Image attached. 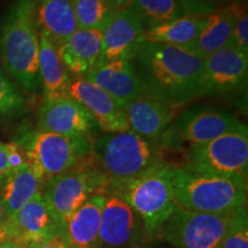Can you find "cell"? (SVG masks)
Segmentation results:
<instances>
[{
	"mask_svg": "<svg viewBox=\"0 0 248 248\" xmlns=\"http://www.w3.org/2000/svg\"><path fill=\"white\" fill-rule=\"evenodd\" d=\"M235 213L209 214L177 207L156 237L176 248H219Z\"/></svg>",
	"mask_w": 248,
	"mask_h": 248,
	"instance_id": "cell-9",
	"label": "cell"
},
{
	"mask_svg": "<svg viewBox=\"0 0 248 248\" xmlns=\"http://www.w3.org/2000/svg\"><path fill=\"white\" fill-rule=\"evenodd\" d=\"M20 244L14 240H5L0 243V248H21Z\"/></svg>",
	"mask_w": 248,
	"mask_h": 248,
	"instance_id": "cell-37",
	"label": "cell"
},
{
	"mask_svg": "<svg viewBox=\"0 0 248 248\" xmlns=\"http://www.w3.org/2000/svg\"><path fill=\"white\" fill-rule=\"evenodd\" d=\"M21 248H28V247H24V246H22V247H21Z\"/></svg>",
	"mask_w": 248,
	"mask_h": 248,
	"instance_id": "cell-39",
	"label": "cell"
},
{
	"mask_svg": "<svg viewBox=\"0 0 248 248\" xmlns=\"http://www.w3.org/2000/svg\"><path fill=\"white\" fill-rule=\"evenodd\" d=\"M42 187L44 184L27 163L6 173L1 179L0 192L8 224L28 201L43 192Z\"/></svg>",
	"mask_w": 248,
	"mask_h": 248,
	"instance_id": "cell-24",
	"label": "cell"
},
{
	"mask_svg": "<svg viewBox=\"0 0 248 248\" xmlns=\"http://www.w3.org/2000/svg\"><path fill=\"white\" fill-rule=\"evenodd\" d=\"M129 8L139 17L145 30L184 15L175 0H133Z\"/></svg>",
	"mask_w": 248,
	"mask_h": 248,
	"instance_id": "cell-26",
	"label": "cell"
},
{
	"mask_svg": "<svg viewBox=\"0 0 248 248\" xmlns=\"http://www.w3.org/2000/svg\"><path fill=\"white\" fill-rule=\"evenodd\" d=\"M37 26L59 48L78 30L71 0H40L37 7Z\"/></svg>",
	"mask_w": 248,
	"mask_h": 248,
	"instance_id": "cell-23",
	"label": "cell"
},
{
	"mask_svg": "<svg viewBox=\"0 0 248 248\" xmlns=\"http://www.w3.org/2000/svg\"><path fill=\"white\" fill-rule=\"evenodd\" d=\"M129 130L154 144L160 139L178 115V107H173L160 99L142 95L124 107Z\"/></svg>",
	"mask_w": 248,
	"mask_h": 248,
	"instance_id": "cell-16",
	"label": "cell"
},
{
	"mask_svg": "<svg viewBox=\"0 0 248 248\" xmlns=\"http://www.w3.org/2000/svg\"><path fill=\"white\" fill-rule=\"evenodd\" d=\"M163 147L131 130L94 139L91 155L108 184V192L133 181L163 162Z\"/></svg>",
	"mask_w": 248,
	"mask_h": 248,
	"instance_id": "cell-3",
	"label": "cell"
},
{
	"mask_svg": "<svg viewBox=\"0 0 248 248\" xmlns=\"http://www.w3.org/2000/svg\"><path fill=\"white\" fill-rule=\"evenodd\" d=\"M144 27L132 9L116 12L102 31L101 52L98 64L110 61H131L144 40Z\"/></svg>",
	"mask_w": 248,
	"mask_h": 248,
	"instance_id": "cell-14",
	"label": "cell"
},
{
	"mask_svg": "<svg viewBox=\"0 0 248 248\" xmlns=\"http://www.w3.org/2000/svg\"><path fill=\"white\" fill-rule=\"evenodd\" d=\"M26 108L22 94L0 70V119L21 115Z\"/></svg>",
	"mask_w": 248,
	"mask_h": 248,
	"instance_id": "cell-28",
	"label": "cell"
},
{
	"mask_svg": "<svg viewBox=\"0 0 248 248\" xmlns=\"http://www.w3.org/2000/svg\"><path fill=\"white\" fill-rule=\"evenodd\" d=\"M63 229L49 209L43 192L37 193L9 222V240L21 246L42 243Z\"/></svg>",
	"mask_w": 248,
	"mask_h": 248,
	"instance_id": "cell-15",
	"label": "cell"
},
{
	"mask_svg": "<svg viewBox=\"0 0 248 248\" xmlns=\"http://www.w3.org/2000/svg\"><path fill=\"white\" fill-rule=\"evenodd\" d=\"M38 0H15L0 32V59L6 70L28 92L40 86L38 73Z\"/></svg>",
	"mask_w": 248,
	"mask_h": 248,
	"instance_id": "cell-2",
	"label": "cell"
},
{
	"mask_svg": "<svg viewBox=\"0 0 248 248\" xmlns=\"http://www.w3.org/2000/svg\"><path fill=\"white\" fill-rule=\"evenodd\" d=\"M26 163L24 152L16 142L0 141V177Z\"/></svg>",
	"mask_w": 248,
	"mask_h": 248,
	"instance_id": "cell-30",
	"label": "cell"
},
{
	"mask_svg": "<svg viewBox=\"0 0 248 248\" xmlns=\"http://www.w3.org/2000/svg\"><path fill=\"white\" fill-rule=\"evenodd\" d=\"M183 14H208L215 11L213 0H175Z\"/></svg>",
	"mask_w": 248,
	"mask_h": 248,
	"instance_id": "cell-32",
	"label": "cell"
},
{
	"mask_svg": "<svg viewBox=\"0 0 248 248\" xmlns=\"http://www.w3.org/2000/svg\"><path fill=\"white\" fill-rule=\"evenodd\" d=\"M78 29L104 31L116 13L106 0H71Z\"/></svg>",
	"mask_w": 248,
	"mask_h": 248,
	"instance_id": "cell-27",
	"label": "cell"
},
{
	"mask_svg": "<svg viewBox=\"0 0 248 248\" xmlns=\"http://www.w3.org/2000/svg\"><path fill=\"white\" fill-rule=\"evenodd\" d=\"M177 207L192 212L231 214L246 208L247 179L223 177L173 167Z\"/></svg>",
	"mask_w": 248,
	"mask_h": 248,
	"instance_id": "cell-4",
	"label": "cell"
},
{
	"mask_svg": "<svg viewBox=\"0 0 248 248\" xmlns=\"http://www.w3.org/2000/svg\"><path fill=\"white\" fill-rule=\"evenodd\" d=\"M131 248H167V247L159 243H155V241H139V243L133 244Z\"/></svg>",
	"mask_w": 248,
	"mask_h": 248,
	"instance_id": "cell-36",
	"label": "cell"
},
{
	"mask_svg": "<svg viewBox=\"0 0 248 248\" xmlns=\"http://www.w3.org/2000/svg\"><path fill=\"white\" fill-rule=\"evenodd\" d=\"M184 168L200 173L247 179V126L241 124L206 144L187 148Z\"/></svg>",
	"mask_w": 248,
	"mask_h": 248,
	"instance_id": "cell-8",
	"label": "cell"
},
{
	"mask_svg": "<svg viewBox=\"0 0 248 248\" xmlns=\"http://www.w3.org/2000/svg\"><path fill=\"white\" fill-rule=\"evenodd\" d=\"M213 1H214V0H213Z\"/></svg>",
	"mask_w": 248,
	"mask_h": 248,
	"instance_id": "cell-40",
	"label": "cell"
},
{
	"mask_svg": "<svg viewBox=\"0 0 248 248\" xmlns=\"http://www.w3.org/2000/svg\"><path fill=\"white\" fill-rule=\"evenodd\" d=\"M137 215L131 207L116 194L106 199L101 213L100 243L110 248L136 244L139 233Z\"/></svg>",
	"mask_w": 248,
	"mask_h": 248,
	"instance_id": "cell-18",
	"label": "cell"
},
{
	"mask_svg": "<svg viewBox=\"0 0 248 248\" xmlns=\"http://www.w3.org/2000/svg\"><path fill=\"white\" fill-rule=\"evenodd\" d=\"M69 97L91 114L101 131L117 133L129 130L128 117L122 105L84 77L71 80Z\"/></svg>",
	"mask_w": 248,
	"mask_h": 248,
	"instance_id": "cell-12",
	"label": "cell"
},
{
	"mask_svg": "<svg viewBox=\"0 0 248 248\" xmlns=\"http://www.w3.org/2000/svg\"><path fill=\"white\" fill-rule=\"evenodd\" d=\"M84 78L98 85L123 107L146 95V89L130 61L117 60L99 64Z\"/></svg>",
	"mask_w": 248,
	"mask_h": 248,
	"instance_id": "cell-17",
	"label": "cell"
},
{
	"mask_svg": "<svg viewBox=\"0 0 248 248\" xmlns=\"http://www.w3.org/2000/svg\"><path fill=\"white\" fill-rule=\"evenodd\" d=\"M2 177H4V176H2ZM2 177H0V186H1ZM5 240H9V224L5 214L4 204H2L1 192H0V243Z\"/></svg>",
	"mask_w": 248,
	"mask_h": 248,
	"instance_id": "cell-34",
	"label": "cell"
},
{
	"mask_svg": "<svg viewBox=\"0 0 248 248\" xmlns=\"http://www.w3.org/2000/svg\"><path fill=\"white\" fill-rule=\"evenodd\" d=\"M93 141V138L70 137L37 128L22 133L15 142L23 150L30 169L45 184L90 156Z\"/></svg>",
	"mask_w": 248,
	"mask_h": 248,
	"instance_id": "cell-6",
	"label": "cell"
},
{
	"mask_svg": "<svg viewBox=\"0 0 248 248\" xmlns=\"http://www.w3.org/2000/svg\"><path fill=\"white\" fill-rule=\"evenodd\" d=\"M243 1H244V0H233L232 2H243Z\"/></svg>",
	"mask_w": 248,
	"mask_h": 248,
	"instance_id": "cell-38",
	"label": "cell"
},
{
	"mask_svg": "<svg viewBox=\"0 0 248 248\" xmlns=\"http://www.w3.org/2000/svg\"><path fill=\"white\" fill-rule=\"evenodd\" d=\"M230 111L221 108L194 107L179 114L160 139L163 148H188L206 144L241 125Z\"/></svg>",
	"mask_w": 248,
	"mask_h": 248,
	"instance_id": "cell-10",
	"label": "cell"
},
{
	"mask_svg": "<svg viewBox=\"0 0 248 248\" xmlns=\"http://www.w3.org/2000/svg\"><path fill=\"white\" fill-rule=\"evenodd\" d=\"M38 129L70 136V137L93 138L98 125L79 102L73 98L44 101L38 111Z\"/></svg>",
	"mask_w": 248,
	"mask_h": 248,
	"instance_id": "cell-13",
	"label": "cell"
},
{
	"mask_svg": "<svg viewBox=\"0 0 248 248\" xmlns=\"http://www.w3.org/2000/svg\"><path fill=\"white\" fill-rule=\"evenodd\" d=\"M102 31L78 29L58 48L66 67L77 77H85L97 67L101 52Z\"/></svg>",
	"mask_w": 248,
	"mask_h": 248,
	"instance_id": "cell-21",
	"label": "cell"
},
{
	"mask_svg": "<svg viewBox=\"0 0 248 248\" xmlns=\"http://www.w3.org/2000/svg\"><path fill=\"white\" fill-rule=\"evenodd\" d=\"M230 44L245 53H248V13L245 4L235 18Z\"/></svg>",
	"mask_w": 248,
	"mask_h": 248,
	"instance_id": "cell-31",
	"label": "cell"
},
{
	"mask_svg": "<svg viewBox=\"0 0 248 248\" xmlns=\"http://www.w3.org/2000/svg\"><path fill=\"white\" fill-rule=\"evenodd\" d=\"M28 248H69V245L67 243L66 235H64L63 229L60 231L55 232L47 239L42 241V243L31 245Z\"/></svg>",
	"mask_w": 248,
	"mask_h": 248,
	"instance_id": "cell-33",
	"label": "cell"
},
{
	"mask_svg": "<svg viewBox=\"0 0 248 248\" xmlns=\"http://www.w3.org/2000/svg\"><path fill=\"white\" fill-rule=\"evenodd\" d=\"M38 73L44 101L69 97L70 78L62 63L58 48L45 32L39 33Z\"/></svg>",
	"mask_w": 248,
	"mask_h": 248,
	"instance_id": "cell-22",
	"label": "cell"
},
{
	"mask_svg": "<svg viewBox=\"0 0 248 248\" xmlns=\"http://www.w3.org/2000/svg\"><path fill=\"white\" fill-rule=\"evenodd\" d=\"M106 1H108L111 6H113L116 12H119L129 8L133 0H106Z\"/></svg>",
	"mask_w": 248,
	"mask_h": 248,
	"instance_id": "cell-35",
	"label": "cell"
},
{
	"mask_svg": "<svg viewBox=\"0 0 248 248\" xmlns=\"http://www.w3.org/2000/svg\"><path fill=\"white\" fill-rule=\"evenodd\" d=\"M248 53L229 44L203 59L199 97L225 95L246 86Z\"/></svg>",
	"mask_w": 248,
	"mask_h": 248,
	"instance_id": "cell-11",
	"label": "cell"
},
{
	"mask_svg": "<svg viewBox=\"0 0 248 248\" xmlns=\"http://www.w3.org/2000/svg\"><path fill=\"white\" fill-rule=\"evenodd\" d=\"M219 248H248V217L246 208L234 214Z\"/></svg>",
	"mask_w": 248,
	"mask_h": 248,
	"instance_id": "cell-29",
	"label": "cell"
},
{
	"mask_svg": "<svg viewBox=\"0 0 248 248\" xmlns=\"http://www.w3.org/2000/svg\"><path fill=\"white\" fill-rule=\"evenodd\" d=\"M208 14L183 15L167 23L153 27L144 31L142 40L146 43L184 47L191 44L199 36L206 24V18Z\"/></svg>",
	"mask_w": 248,
	"mask_h": 248,
	"instance_id": "cell-25",
	"label": "cell"
},
{
	"mask_svg": "<svg viewBox=\"0 0 248 248\" xmlns=\"http://www.w3.org/2000/svg\"><path fill=\"white\" fill-rule=\"evenodd\" d=\"M106 194H94L71 215L63 226L69 248H99L101 213Z\"/></svg>",
	"mask_w": 248,
	"mask_h": 248,
	"instance_id": "cell-20",
	"label": "cell"
},
{
	"mask_svg": "<svg viewBox=\"0 0 248 248\" xmlns=\"http://www.w3.org/2000/svg\"><path fill=\"white\" fill-rule=\"evenodd\" d=\"M173 164L161 163L133 181L114 188L144 223L148 238L156 237L177 208L173 191Z\"/></svg>",
	"mask_w": 248,
	"mask_h": 248,
	"instance_id": "cell-5",
	"label": "cell"
},
{
	"mask_svg": "<svg viewBox=\"0 0 248 248\" xmlns=\"http://www.w3.org/2000/svg\"><path fill=\"white\" fill-rule=\"evenodd\" d=\"M108 192V184L99 171L92 155L68 170L48 179L44 184V195L49 209L62 226L76 210L94 194Z\"/></svg>",
	"mask_w": 248,
	"mask_h": 248,
	"instance_id": "cell-7",
	"label": "cell"
},
{
	"mask_svg": "<svg viewBox=\"0 0 248 248\" xmlns=\"http://www.w3.org/2000/svg\"><path fill=\"white\" fill-rule=\"evenodd\" d=\"M243 5L244 2H232L209 13L199 36L184 48L204 59L228 46L232 38L235 18Z\"/></svg>",
	"mask_w": 248,
	"mask_h": 248,
	"instance_id": "cell-19",
	"label": "cell"
},
{
	"mask_svg": "<svg viewBox=\"0 0 248 248\" xmlns=\"http://www.w3.org/2000/svg\"><path fill=\"white\" fill-rule=\"evenodd\" d=\"M148 95L173 107L198 98L203 59L182 46L144 42L133 58Z\"/></svg>",
	"mask_w": 248,
	"mask_h": 248,
	"instance_id": "cell-1",
	"label": "cell"
}]
</instances>
